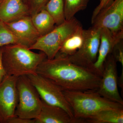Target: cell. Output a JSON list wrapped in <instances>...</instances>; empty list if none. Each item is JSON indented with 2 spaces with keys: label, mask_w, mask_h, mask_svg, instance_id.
Masks as SVG:
<instances>
[{
  "label": "cell",
  "mask_w": 123,
  "mask_h": 123,
  "mask_svg": "<svg viewBox=\"0 0 123 123\" xmlns=\"http://www.w3.org/2000/svg\"><path fill=\"white\" fill-rule=\"evenodd\" d=\"M36 73L49 79L63 90L97 91L101 80V76L89 69L58 55L51 59H45L38 66Z\"/></svg>",
  "instance_id": "obj_1"
},
{
  "label": "cell",
  "mask_w": 123,
  "mask_h": 123,
  "mask_svg": "<svg viewBox=\"0 0 123 123\" xmlns=\"http://www.w3.org/2000/svg\"><path fill=\"white\" fill-rule=\"evenodd\" d=\"M2 62L6 75L18 77L36 73L40 64L47 59L43 52L36 53L23 45L2 47Z\"/></svg>",
  "instance_id": "obj_2"
},
{
  "label": "cell",
  "mask_w": 123,
  "mask_h": 123,
  "mask_svg": "<svg viewBox=\"0 0 123 123\" xmlns=\"http://www.w3.org/2000/svg\"><path fill=\"white\" fill-rule=\"evenodd\" d=\"M97 91H63L74 118L85 120L103 110L123 109V105L105 98Z\"/></svg>",
  "instance_id": "obj_3"
},
{
  "label": "cell",
  "mask_w": 123,
  "mask_h": 123,
  "mask_svg": "<svg viewBox=\"0 0 123 123\" xmlns=\"http://www.w3.org/2000/svg\"><path fill=\"white\" fill-rule=\"evenodd\" d=\"M81 26V23L75 17L66 20L56 25L49 33L40 36L29 49L39 50L46 55L48 59H53L64 41Z\"/></svg>",
  "instance_id": "obj_4"
},
{
  "label": "cell",
  "mask_w": 123,
  "mask_h": 123,
  "mask_svg": "<svg viewBox=\"0 0 123 123\" xmlns=\"http://www.w3.org/2000/svg\"><path fill=\"white\" fill-rule=\"evenodd\" d=\"M17 88L18 102L15 116L25 119L36 118L41 111L42 101L27 76L18 77Z\"/></svg>",
  "instance_id": "obj_5"
},
{
  "label": "cell",
  "mask_w": 123,
  "mask_h": 123,
  "mask_svg": "<svg viewBox=\"0 0 123 123\" xmlns=\"http://www.w3.org/2000/svg\"><path fill=\"white\" fill-rule=\"evenodd\" d=\"M27 76L42 100L48 104L63 108L70 116L74 118L72 108L65 98L63 90L60 86L49 79L37 73Z\"/></svg>",
  "instance_id": "obj_6"
},
{
  "label": "cell",
  "mask_w": 123,
  "mask_h": 123,
  "mask_svg": "<svg viewBox=\"0 0 123 123\" xmlns=\"http://www.w3.org/2000/svg\"><path fill=\"white\" fill-rule=\"evenodd\" d=\"M101 29L92 27L85 30V38L80 48L75 53L67 57L78 65L90 69L98 57L100 43Z\"/></svg>",
  "instance_id": "obj_7"
},
{
  "label": "cell",
  "mask_w": 123,
  "mask_h": 123,
  "mask_svg": "<svg viewBox=\"0 0 123 123\" xmlns=\"http://www.w3.org/2000/svg\"><path fill=\"white\" fill-rule=\"evenodd\" d=\"M117 63L111 53L108 55L104 63L101 83L97 92L105 98L123 105V99L118 88Z\"/></svg>",
  "instance_id": "obj_8"
},
{
  "label": "cell",
  "mask_w": 123,
  "mask_h": 123,
  "mask_svg": "<svg viewBox=\"0 0 123 123\" xmlns=\"http://www.w3.org/2000/svg\"><path fill=\"white\" fill-rule=\"evenodd\" d=\"M18 77L6 75L0 82V121L6 123L15 116V110L18 102L17 88Z\"/></svg>",
  "instance_id": "obj_9"
},
{
  "label": "cell",
  "mask_w": 123,
  "mask_h": 123,
  "mask_svg": "<svg viewBox=\"0 0 123 123\" xmlns=\"http://www.w3.org/2000/svg\"><path fill=\"white\" fill-rule=\"evenodd\" d=\"M92 27L106 28L114 33L123 32V0H114L91 21Z\"/></svg>",
  "instance_id": "obj_10"
},
{
  "label": "cell",
  "mask_w": 123,
  "mask_h": 123,
  "mask_svg": "<svg viewBox=\"0 0 123 123\" xmlns=\"http://www.w3.org/2000/svg\"><path fill=\"white\" fill-rule=\"evenodd\" d=\"M123 39V32L114 33L107 28L101 29L100 43L98 57L96 61L91 68V70L102 77L107 57L112 53L116 44Z\"/></svg>",
  "instance_id": "obj_11"
},
{
  "label": "cell",
  "mask_w": 123,
  "mask_h": 123,
  "mask_svg": "<svg viewBox=\"0 0 123 123\" xmlns=\"http://www.w3.org/2000/svg\"><path fill=\"white\" fill-rule=\"evenodd\" d=\"M5 24L23 46L28 48H30L40 37L33 25L30 15Z\"/></svg>",
  "instance_id": "obj_12"
},
{
  "label": "cell",
  "mask_w": 123,
  "mask_h": 123,
  "mask_svg": "<svg viewBox=\"0 0 123 123\" xmlns=\"http://www.w3.org/2000/svg\"><path fill=\"white\" fill-rule=\"evenodd\" d=\"M42 101L39 115L35 120V123H84V120L72 117L63 108L48 104Z\"/></svg>",
  "instance_id": "obj_13"
},
{
  "label": "cell",
  "mask_w": 123,
  "mask_h": 123,
  "mask_svg": "<svg viewBox=\"0 0 123 123\" xmlns=\"http://www.w3.org/2000/svg\"><path fill=\"white\" fill-rule=\"evenodd\" d=\"M31 15L22 0H3L0 2V21L9 23Z\"/></svg>",
  "instance_id": "obj_14"
},
{
  "label": "cell",
  "mask_w": 123,
  "mask_h": 123,
  "mask_svg": "<svg viewBox=\"0 0 123 123\" xmlns=\"http://www.w3.org/2000/svg\"><path fill=\"white\" fill-rule=\"evenodd\" d=\"M84 38L85 30L82 25L64 41L56 55L68 57L75 54L81 47Z\"/></svg>",
  "instance_id": "obj_15"
},
{
  "label": "cell",
  "mask_w": 123,
  "mask_h": 123,
  "mask_svg": "<svg viewBox=\"0 0 123 123\" xmlns=\"http://www.w3.org/2000/svg\"><path fill=\"white\" fill-rule=\"evenodd\" d=\"M34 26L40 36L48 34L55 26V20L45 9L31 16Z\"/></svg>",
  "instance_id": "obj_16"
},
{
  "label": "cell",
  "mask_w": 123,
  "mask_h": 123,
  "mask_svg": "<svg viewBox=\"0 0 123 123\" xmlns=\"http://www.w3.org/2000/svg\"><path fill=\"white\" fill-rule=\"evenodd\" d=\"M86 123H123V109L104 110L86 119Z\"/></svg>",
  "instance_id": "obj_17"
},
{
  "label": "cell",
  "mask_w": 123,
  "mask_h": 123,
  "mask_svg": "<svg viewBox=\"0 0 123 123\" xmlns=\"http://www.w3.org/2000/svg\"><path fill=\"white\" fill-rule=\"evenodd\" d=\"M44 9L53 17L56 25L66 20L64 14V0H49Z\"/></svg>",
  "instance_id": "obj_18"
},
{
  "label": "cell",
  "mask_w": 123,
  "mask_h": 123,
  "mask_svg": "<svg viewBox=\"0 0 123 123\" xmlns=\"http://www.w3.org/2000/svg\"><path fill=\"white\" fill-rule=\"evenodd\" d=\"M90 0H64V14L65 20L74 17L77 13L84 10Z\"/></svg>",
  "instance_id": "obj_19"
},
{
  "label": "cell",
  "mask_w": 123,
  "mask_h": 123,
  "mask_svg": "<svg viewBox=\"0 0 123 123\" xmlns=\"http://www.w3.org/2000/svg\"><path fill=\"white\" fill-rule=\"evenodd\" d=\"M11 44L22 45L5 23L0 21V48Z\"/></svg>",
  "instance_id": "obj_20"
},
{
  "label": "cell",
  "mask_w": 123,
  "mask_h": 123,
  "mask_svg": "<svg viewBox=\"0 0 123 123\" xmlns=\"http://www.w3.org/2000/svg\"><path fill=\"white\" fill-rule=\"evenodd\" d=\"M29 9L31 15L44 9L49 0H22Z\"/></svg>",
  "instance_id": "obj_21"
},
{
  "label": "cell",
  "mask_w": 123,
  "mask_h": 123,
  "mask_svg": "<svg viewBox=\"0 0 123 123\" xmlns=\"http://www.w3.org/2000/svg\"><path fill=\"white\" fill-rule=\"evenodd\" d=\"M112 56L117 62H119L122 67V72L119 78L123 79V39L116 44L112 50Z\"/></svg>",
  "instance_id": "obj_22"
},
{
  "label": "cell",
  "mask_w": 123,
  "mask_h": 123,
  "mask_svg": "<svg viewBox=\"0 0 123 123\" xmlns=\"http://www.w3.org/2000/svg\"><path fill=\"white\" fill-rule=\"evenodd\" d=\"M114 1V0H101L99 5L95 8L93 12L91 21L94 18L100 10L111 4Z\"/></svg>",
  "instance_id": "obj_23"
},
{
  "label": "cell",
  "mask_w": 123,
  "mask_h": 123,
  "mask_svg": "<svg viewBox=\"0 0 123 123\" xmlns=\"http://www.w3.org/2000/svg\"><path fill=\"white\" fill-rule=\"evenodd\" d=\"M6 123H35V119L23 118L17 116H14L9 119Z\"/></svg>",
  "instance_id": "obj_24"
},
{
  "label": "cell",
  "mask_w": 123,
  "mask_h": 123,
  "mask_svg": "<svg viewBox=\"0 0 123 123\" xmlns=\"http://www.w3.org/2000/svg\"><path fill=\"white\" fill-rule=\"evenodd\" d=\"M2 47L0 48V82L2 81L4 77L7 75L5 72L2 64Z\"/></svg>",
  "instance_id": "obj_25"
},
{
  "label": "cell",
  "mask_w": 123,
  "mask_h": 123,
  "mask_svg": "<svg viewBox=\"0 0 123 123\" xmlns=\"http://www.w3.org/2000/svg\"><path fill=\"white\" fill-rule=\"evenodd\" d=\"M2 0H0V1H2Z\"/></svg>",
  "instance_id": "obj_26"
},
{
  "label": "cell",
  "mask_w": 123,
  "mask_h": 123,
  "mask_svg": "<svg viewBox=\"0 0 123 123\" xmlns=\"http://www.w3.org/2000/svg\"><path fill=\"white\" fill-rule=\"evenodd\" d=\"M0 123H1L0 121Z\"/></svg>",
  "instance_id": "obj_27"
},
{
  "label": "cell",
  "mask_w": 123,
  "mask_h": 123,
  "mask_svg": "<svg viewBox=\"0 0 123 123\" xmlns=\"http://www.w3.org/2000/svg\"><path fill=\"white\" fill-rule=\"evenodd\" d=\"M0 2H1V1H0Z\"/></svg>",
  "instance_id": "obj_28"
},
{
  "label": "cell",
  "mask_w": 123,
  "mask_h": 123,
  "mask_svg": "<svg viewBox=\"0 0 123 123\" xmlns=\"http://www.w3.org/2000/svg\"><path fill=\"white\" fill-rule=\"evenodd\" d=\"M101 0H100V1Z\"/></svg>",
  "instance_id": "obj_29"
}]
</instances>
